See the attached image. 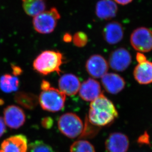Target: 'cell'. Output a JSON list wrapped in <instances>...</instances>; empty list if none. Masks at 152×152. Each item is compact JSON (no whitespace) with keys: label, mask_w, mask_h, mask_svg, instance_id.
I'll use <instances>...</instances> for the list:
<instances>
[{"label":"cell","mask_w":152,"mask_h":152,"mask_svg":"<svg viewBox=\"0 0 152 152\" xmlns=\"http://www.w3.org/2000/svg\"><path fill=\"white\" fill-rule=\"evenodd\" d=\"M63 39L65 42H71L72 41V36L70 34H69L68 33H65L64 35Z\"/></svg>","instance_id":"31"},{"label":"cell","mask_w":152,"mask_h":152,"mask_svg":"<svg viewBox=\"0 0 152 152\" xmlns=\"http://www.w3.org/2000/svg\"><path fill=\"white\" fill-rule=\"evenodd\" d=\"M12 73L15 76H19L22 73V69L18 66L12 65Z\"/></svg>","instance_id":"28"},{"label":"cell","mask_w":152,"mask_h":152,"mask_svg":"<svg viewBox=\"0 0 152 152\" xmlns=\"http://www.w3.org/2000/svg\"><path fill=\"white\" fill-rule=\"evenodd\" d=\"M6 130V124L3 118L0 117V138L3 136Z\"/></svg>","instance_id":"27"},{"label":"cell","mask_w":152,"mask_h":152,"mask_svg":"<svg viewBox=\"0 0 152 152\" xmlns=\"http://www.w3.org/2000/svg\"><path fill=\"white\" fill-rule=\"evenodd\" d=\"M114 1L121 5H126L131 3L132 0H114Z\"/></svg>","instance_id":"32"},{"label":"cell","mask_w":152,"mask_h":152,"mask_svg":"<svg viewBox=\"0 0 152 152\" xmlns=\"http://www.w3.org/2000/svg\"><path fill=\"white\" fill-rule=\"evenodd\" d=\"M104 89L109 94H116L123 91L126 82L124 79L117 74L106 73L101 77Z\"/></svg>","instance_id":"14"},{"label":"cell","mask_w":152,"mask_h":152,"mask_svg":"<svg viewBox=\"0 0 152 152\" xmlns=\"http://www.w3.org/2000/svg\"><path fill=\"white\" fill-rule=\"evenodd\" d=\"M79 91L82 99L91 102L103 94L99 83L92 78H88L84 81L80 85Z\"/></svg>","instance_id":"11"},{"label":"cell","mask_w":152,"mask_h":152,"mask_svg":"<svg viewBox=\"0 0 152 152\" xmlns=\"http://www.w3.org/2000/svg\"><path fill=\"white\" fill-rule=\"evenodd\" d=\"M28 146V140L25 135H15L3 141L0 152H27Z\"/></svg>","instance_id":"10"},{"label":"cell","mask_w":152,"mask_h":152,"mask_svg":"<svg viewBox=\"0 0 152 152\" xmlns=\"http://www.w3.org/2000/svg\"><path fill=\"white\" fill-rule=\"evenodd\" d=\"M70 152H95L94 146L88 141L80 140L71 146Z\"/></svg>","instance_id":"21"},{"label":"cell","mask_w":152,"mask_h":152,"mask_svg":"<svg viewBox=\"0 0 152 152\" xmlns=\"http://www.w3.org/2000/svg\"><path fill=\"white\" fill-rule=\"evenodd\" d=\"M27 152H54L53 148L42 141L32 142L28 146Z\"/></svg>","instance_id":"22"},{"label":"cell","mask_w":152,"mask_h":152,"mask_svg":"<svg viewBox=\"0 0 152 152\" xmlns=\"http://www.w3.org/2000/svg\"><path fill=\"white\" fill-rule=\"evenodd\" d=\"M138 142L140 144H148L150 143L149 136L147 132H145L143 134L139 137Z\"/></svg>","instance_id":"26"},{"label":"cell","mask_w":152,"mask_h":152,"mask_svg":"<svg viewBox=\"0 0 152 152\" xmlns=\"http://www.w3.org/2000/svg\"><path fill=\"white\" fill-rule=\"evenodd\" d=\"M15 100L21 106L28 110H33L39 103L38 97L30 92L19 91L15 94Z\"/></svg>","instance_id":"18"},{"label":"cell","mask_w":152,"mask_h":152,"mask_svg":"<svg viewBox=\"0 0 152 152\" xmlns=\"http://www.w3.org/2000/svg\"><path fill=\"white\" fill-rule=\"evenodd\" d=\"M135 80L141 85L152 83V62L146 60L139 63L133 71Z\"/></svg>","instance_id":"17"},{"label":"cell","mask_w":152,"mask_h":152,"mask_svg":"<svg viewBox=\"0 0 152 152\" xmlns=\"http://www.w3.org/2000/svg\"><path fill=\"white\" fill-rule=\"evenodd\" d=\"M53 118L50 117H45L43 118L41 121V124L42 127L46 129H50L53 126Z\"/></svg>","instance_id":"25"},{"label":"cell","mask_w":152,"mask_h":152,"mask_svg":"<svg viewBox=\"0 0 152 152\" xmlns=\"http://www.w3.org/2000/svg\"><path fill=\"white\" fill-rule=\"evenodd\" d=\"M130 44L139 53H148L152 50V31L141 27L135 29L130 36Z\"/></svg>","instance_id":"6"},{"label":"cell","mask_w":152,"mask_h":152,"mask_svg":"<svg viewBox=\"0 0 152 152\" xmlns=\"http://www.w3.org/2000/svg\"><path fill=\"white\" fill-rule=\"evenodd\" d=\"M129 138L121 132H113L110 134L105 142L107 152H126L129 148Z\"/></svg>","instance_id":"12"},{"label":"cell","mask_w":152,"mask_h":152,"mask_svg":"<svg viewBox=\"0 0 152 152\" xmlns=\"http://www.w3.org/2000/svg\"><path fill=\"white\" fill-rule=\"evenodd\" d=\"M58 127L60 132L70 138H75L82 134L83 131V123L76 114L67 113L59 118Z\"/></svg>","instance_id":"5"},{"label":"cell","mask_w":152,"mask_h":152,"mask_svg":"<svg viewBox=\"0 0 152 152\" xmlns=\"http://www.w3.org/2000/svg\"><path fill=\"white\" fill-rule=\"evenodd\" d=\"M60 18V14L56 8L52 7L50 10L44 11L34 16L33 20V27L37 32L49 34L54 31L57 21Z\"/></svg>","instance_id":"4"},{"label":"cell","mask_w":152,"mask_h":152,"mask_svg":"<svg viewBox=\"0 0 152 152\" xmlns=\"http://www.w3.org/2000/svg\"><path fill=\"white\" fill-rule=\"evenodd\" d=\"M72 40L76 47L83 48L88 43V36L83 32H77L72 37Z\"/></svg>","instance_id":"24"},{"label":"cell","mask_w":152,"mask_h":152,"mask_svg":"<svg viewBox=\"0 0 152 152\" xmlns=\"http://www.w3.org/2000/svg\"><path fill=\"white\" fill-rule=\"evenodd\" d=\"M132 56L126 48H121L114 50L109 57L110 67L117 72L126 70L132 62Z\"/></svg>","instance_id":"7"},{"label":"cell","mask_w":152,"mask_h":152,"mask_svg":"<svg viewBox=\"0 0 152 152\" xmlns=\"http://www.w3.org/2000/svg\"><path fill=\"white\" fill-rule=\"evenodd\" d=\"M38 99L43 110L50 112H57L64 107L66 95L59 89L50 86L47 89L42 90Z\"/></svg>","instance_id":"3"},{"label":"cell","mask_w":152,"mask_h":152,"mask_svg":"<svg viewBox=\"0 0 152 152\" xmlns=\"http://www.w3.org/2000/svg\"><path fill=\"white\" fill-rule=\"evenodd\" d=\"M98 126H94L91 124L88 118H86L85 121V124L83 127V131L82 132V135L83 137H91L93 136H94V135L98 132L99 130V128Z\"/></svg>","instance_id":"23"},{"label":"cell","mask_w":152,"mask_h":152,"mask_svg":"<svg viewBox=\"0 0 152 152\" xmlns=\"http://www.w3.org/2000/svg\"><path fill=\"white\" fill-rule=\"evenodd\" d=\"M50 84L49 82L45 80H42L41 84V88L42 90L47 89L48 88H50Z\"/></svg>","instance_id":"30"},{"label":"cell","mask_w":152,"mask_h":152,"mask_svg":"<svg viewBox=\"0 0 152 152\" xmlns=\"http://www.w3.org/2000/svg\"><path fill=\"white\" fill-rule=\"evenodd\" d=\"M80 81L76 75L65 74L58 80L59 90L66 95L72 96L77 94L80 86Z\"/></svg>","instance_id":"15"},{"label":"cell","mask_w":152,"mask_h":152,"mask_svg":"<svg viewBox=\"0 0 152 152\" xmlns=\"http://www.w3.org/2000/svg\"><path fill=\"white\" fill-rule=\"evenodd\" d=\"M86 69L88 74L94 78H101L107 73L108 63L102 56L94 54L86 61Z\"/></svg>","instance_id":"8"},{"label":"cell","mask_w":152,"mask_h":152,"mask_svg":"<svg viewBox=\"0 0 152 152\" xmlns=\"http://www.w3.org/2000/svg\"><path fill=\"white\" fill-rule=\"evenodd\" d=\"M25 13L30 16H35L46 9V0H22Z\"/></svg>","instance_id":"19"},{"label":"cell","mask_w":152,"mask_h":152,"mask_svg":"<svg viewBox=\"0 0 152 152\" xmlns=\"http://www.w3.org/2000/svg\"><path fill=\"white\" fill-rule=\"evenodd\" d=\"M118 115L113 103L102 94L91 101L88 118L91 124L100 127L113 123Z\"/></svg>","instance_id":"1"},{"label":"cell","mask_w":152,"mask_h":152,"mask_svg":"<svg viewBox=\"0 0 152 152\" xmlns=\"http://www.w3.org/2000/svg\"><path fill=\"white\" fill-rule=\"evenodd\" d=\"M63 63L61 53L54 50L42 51L36 58L33 63L34 70L41 75H47L54 72L60 74Z\"/></svg>","instance_id":"2"},{"label":"cell","mask_w":152,"mask_h":152,"mask_svg":"<svg viewBox=\"0 0 152 152\" xmlns=\"http://www.w3.org/2000/svg\"><path fill=\"white\" fill-rule=\"evenodd\" d=\"M118 7L113 0H100L97 3L95 13L99 18L109 20L115 17Z\"/></svg>","instance_id":"16"},{"label":"cell","mask_w":152,"mask_h":152,"mask_svg":"<svg viewBox=\"0 0 152 152\" xmlns=\"http://www.w3.org/2000/svg\"><path fill=\"white\" fill-rule=\"evenodd\" d=\"M124 35L121 24L117 21L110 22L106 25L103 30V36L105 41L111 45L120 42Z\"/></svg>","instance_id":"13"},{"label":"cell","mask_w":152,"mask_h":152,"mask_svg":"<svg viewBox=\"0 0 152 152\" xmlns=\"http://www.w3.org/2000/svg\"><path fill=\"white\" fill-rule=\"evenodd\" d=\"M19 81L16 76L4 74L0 78V88L6 93H10L18 91Z\"/></svg>","instance_id":"20"},{"label":"cell","mask_w":152,"mask_h":152,"mask_svg":"<svg viewBox=\"0 0 152 152\" xmlns=\"http://www.w3.org/2000/svg\"><path fill=\"white\" fill-rule=\"evenodd\" d=\"M136 58L138 63L147 60L146 57L142 53H138L136 54Z\"/></svg>","instance_id":"29"},{"label":"cell","mask_w":152,"mask_h":152,"mask_svg":"<svg viewBox=\"0 0 152 152\" xmlns=\"http://www.w3.org/2000/svg\"><path fill=\"white\" fill-rule=\"evenodd\" d=\"M4 123L12 129H19L25 123L26 116L22 109L15 105H10L4 111Z\"/></svg>","instance_id":"9"}]
</instances>
